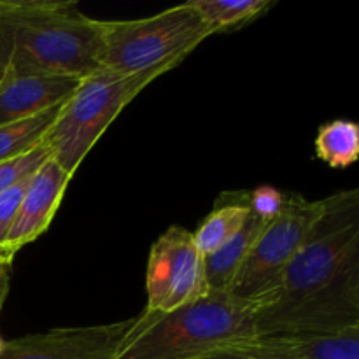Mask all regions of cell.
I'll list each match as a JSON object with an SVG mask.
<instances>
[{"mask_svg": "<svg viewBox=\"0 0 359 359\" xmlns=\"http://www.w3.org/2000/svg\"><path fill=\"white\" fill-rule=\"evenodd\" d=\"M139 319L140 314L109 325L55 328L7 340L0 359H116Z\"/></svg>", "mask_w": 359, "mask_h": 359, "instance_id": "ba28073f", "label": "cell"}, {"mask_svg": "<svg viewBox=\"0 0 359 359\" xmlns=\"http://www.w3.org/2000/svg\"><path fill=\"white\" fill-rule=\"evenodd\" d=\"M4 342H6V340H2V337H0V353H2V347H4Z\"/></svg>", "mask_w": 359, "mask_h": 359, "instance_id": "603a6c76", "label": "cell"}, {"mask_svg": "<svg viewBox=\"0 0 359 359\" xmlns=\"http://www.w3.org/2000/svg\"><path fill=\"white\" fill-rule=\"evenodd\" d=\"M266 223L269 221L249 212V217L244 226H242V230L228 244L217 249L214 255L203 258L209 293H226L230 290L231 283H233L235 276L241 270L245 256L249 255L252 244H255Z\"/></svg>", "mask_w": 359, "mask_h": 359, "instance_id": "4fadbf2b", "label": "cell"}, {"mask_svg": "<svg viewBox=\"0 0 359 359\" xmlns=\"http://www.w3.org/2000/svg\"><path fill=\"white\" fill-rule=\"evenodd\" d=\"M212 34L237 30L263 16L273 7V0H189Z\"/></svg>", "mask_w": 359, "mask_h": 359, "instance_id": "5bb4252c", "label": "cell"}, {"mask_svg": "<svg viewBox=\"0 0 359 359\" xmlns=\"http://www.w3.org/2000/svg\"><path fill=\"white\" fill-rule=\"evenodd\" d=\"M104 23L74 2L0 0V55L9 74L83 77L102 69Z\"/></svg>", "mask_w": 359, "mask_h": 359, "instance_id": "6da1fadb", "label": "cell"}, {"mask_svg": "<svg viewBox=\"0 0 359 359\" xmlns=\"http://www.w3.org/2000/svg\"><path fill=\"white\" fill-rule=\"evenodd\" d=\"M70 179L72 177L53 158H49L32 175L18 209L16 219L4 242L2 249L7 255L14 258L21 248L32 244L42 233H46L62 205Z\"/></svg>", "mask_w": 359, "mask_h": 359, "instance_id": "9c48e42d", "label": "cell"}, {"mask_svg": "<svg viewBox=\"0 0 359 359\" xmlns=\"http://www.w3.org/2000/svg\"><path fill=\"white\" fill-rule=\"evenodd\" d=\"M146 311L168 314L207 297L203 256L193 233L172 224L151 245L146 269Z\"/></svg>", "mask_w": 359, "mask_h": 359, "instance_id": "52a82bcc", "label": "cell"}, {"mask_svg": "<svg viewBox=\"0 0 359 359\" xmlns=\"http://www.w3.org/2000/svg\"><path fill=\"white\" fill-rule=\"evenodd\" d=\"M6 72H7L6 60H4V58H2V55H0V83H2L4 77H6Z\"/></svg>", "mask_w": 359, "mask_h": 359, "instance_id": "7402d4cb", "label": "cell"}, {"mask_svg": "<svg viewBox=\"0 0 359 359\" xmlns=\"http://www.w3.org/2000/svg\"><path fill=\"white\" fill-rule=\"evenodd\" d=\"M167 72V69H153L140 74H119L100 69L83 77L46 133L44 142L53 160L72 177L119 112L144 88Z\"/></svg>", "mask_w": 359, "mask_h": 359, "instance_id": "277c9868", "label": "cell"}, {"mask_svg": "<svg viewBox=\"0 0 359 359\" xmlns=\"http://www.w3.org/2000/svg\"><path fill=\"white\" fill-rule=\"evenodd\" d=\"M102 23V69L119 74L175 69L196 46L214 35L189 2L140 20Z\"/></svg>", "mask_w": 359, "mask_h": 359, "instance_id": "5b68a950", "label": "cell"}, {"mask_svg": "<svg viewBox=\"0 0 359 359\" xmlns=\"http://www.w3.org/2000/svg\"><path fill=\"white\" fill-rule=\"evenodd\" d=\"M13 256L7 255L0 249V312H2L6 298L9 294L11 287V265H13Z\"/></svg>", "mask_w": 359, "mask_h": 359, "instance_id": "44dd1931", "label": "cell"}, {"mask_svg": "<svg viewBox=\"0 0 359 359\" xmlns=\"http://www.w3.org/2000/svg\"><path fill=\"white\" fill-rule=\"evenodd\" d=\"M63 105V104H62ZM62 105L23 121L0 125V163L21 156L46 139Z\"/></svg>", "mask_w": 359, "mask_h": 359, "instance_id": "2e32d148", "label": "cell"}, {"mask_svg": "<svg viewBox=\"0 0 359 359\" xmlns=\"http://www.w3.org/2000/svg\"><path fill=\"white\" fill-rule=\"evenodd\" d=\"M32 175L23 179V181H20L18 184L11 186L6 191L0 193V249L4 248V242H6L7 235H9V230L11 226H13L14 219H16L18 209H20L21 200H23L25 191H27Z\"/></svg>", "mask_w": 359, "mask_h": 359, "instance_id": "ac0fdd59", "label": "cell"}, {"mask_svg": "<svg viewBox=\"0 0 359 359\" xmlns=\"http://www.w3.org/2000/svg\"><path fill=\"white\" fill-rule=\"evenodd\" d=\"M325 209L326 198L307 200L294 193L286 195L283 210L258 235L228 293L249 304L266 297L319 223Z\"/></svg>", "mask_w": 359, "mask_h": 359, "instance_id": "8992f818", "label": "cell"}, {"mask_svg": "<svg viewBox=\"0 0 359 359\" xmlns=\"http://www.w3.org/2000/svg\"><path fill=\"white\" fill-rule=\"evenodd\" d=\"M49 158H51V151H49L48 144L42 140L39 146H35L28 153L13 158V160L2 161L0 163V193L9 189L11 186L18 184L23 179L30 177Z\"/></svg>", "mask_w": 359, "mask_h": 359, "instance_id": "e0dca14e", "label": "cell"}, {"mask_svg": "<svg viewBox=\"0 0 359 359\" xmlns=\"http://www.w3.org/2000/svg\"><path fill=\"white\" fill-rule=\"evenodd\" d=\"M255 304L230 293H209L168 314L144 309L116 359H198L258 337Z\"/></svg>", "mask_w": 359, "mask_h": 359, "instance_id": "7a4b0ae2", "label": "cell"}, {"mask_svg": "<svg viewBox=\"0 0 359 359\" xmlns=\"http://www.w3.org/2000/svg\"><path fill=\"white\" fill-rule=\"evenodd\" d=\"M276 359H359V328L333 333H280L249 340Z\"/></svg>", "mask_w": 359, "mask_h": 359, "instance_id": "8fae6325", "label": "cell"}, {"mask_svg": "<svg viewBox=\"0 0 359 359\" xmlns=\"http://www.w3.org/2000/svg\"><path fill=\"white\" fill-rule=\"evenodd\" d=\"M316 156L332 168H347L359 158V126L351 119L325 123L316 135Z\"/></svg>", "mask_w": 359, "mask_h": 359, "instance_id": "9a60e30c", "label": "cell"}, {"mask_svg": "<svg viewBox=\"0 0 359 359\" xmlns=\"http://www.w3.org/2000/svg\"><path fill=\"white\" fill-rule=\"evenodd\" d=\"M81 79L49 74H9L0 83V125L23 121L62 105Z\"/></svg>", "mask_w": 359, "mask_h": 359, "instance_id": "30bf717a", "label": "cell"}, {"mask_svg": "<svg viewBox=\"0 0 359 359\" xmlns=\"http://www.w3.org/2000/svg\"><path fill=\"white\" fill-rule=\"evenodd\" d=\"M286 195L273 186H258L248 195L249 210L262 219L270 221L283 210Z\"/></svg>", "mask_w": 359, "mask_h": 359, "instance_id": "d6986e66", "label": "cell"}, {"mask_svg": "<svg viewBox=\"0 0 359 359\" xmlns=\"http://www.w3.org/2000/svg\"><path fill=\"white\" fill-rule=\"evenodd\" d=\"M248 195L249 193H223L217 198L216 207L193 233L196 249L203 258L214 255L242 230L251 212Z\"/></svg>", "mask_w": 359, "mask_h": 359, "instance_id": "7c38bea8", "label": "cell"}, {"mask_svg": "<svg viewBox=\"0 0 359 359\" xmlns=\"http://www.w3.org/2000/svg\"><path fill=\"white\" fill-rule=\"evenodd\" d=\"M359 284V191L337 193L312 233L280 276L277 286L255 307L290 305Z\"/></svg>", "mask_w": 359, "mask_h": 359, "instance_id": "3957f363", "label": "cell"}, {"mask_svg": "<svg viewBox=\"0 0 359 359\" xmlns=\"http://www.w3.org/2000/svg\"><path fill=\"white\" fill-rule=\"evenodd\" d=\"M198 359H276V358L259 353V351H256L255 347L249 344V340H244V342L221 347V349L212 351V353L205 354V356Z\"/></svg>", "mask_w": 359, "mask_h": 359, "instance_id": "ffe728a7", "label": "cell"}]
</instances>
